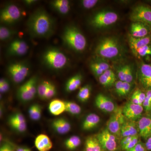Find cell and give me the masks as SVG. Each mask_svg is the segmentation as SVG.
Instances as JSON below:
<instances>
[{"label":"cell","mask_w":151,"mask_h":151,"mask_svg":"<svg viewBox=\"0 0 151 151\" xmlns=\"http://www.w3.org/2000/svg\"><path fill=\"white\" fill-rule=\"evenodd\" d=\"M123 84H124V81H120V80L116 81L115 83V90H116V93L119 95V96L122 92Z\"/></svg>","instance_id":"bcb514c9"},{"label":"cell","mask_w":151,"mask_h":151,"mask_svg":"<svg viewBox=\"0 0 151 151\" xmlns=\"http://www.w3.org/2000/svg\"><path fill=\"white\" fill-rule=\"evenodd\" d=\"M134 136H129V137H125L122 139L121 142V145L122 148L124 147L127 145L128 143L130 142Z\"/></svg>","instance_id":"c3c4849f"},{"label":"cell","mask_w":151,"mask_h":151,"mask_svg":"<svg viewBox=\"0 0 151 151\" xmlns=\"http://www.w3.org/2000/svg\"><path fill=\"white\" fill-rule=\"evenodd\" d=\"M137 134L138 130L134 122H126L122 126L121 131V136L122 137L135 136Z\"/></svg>","instance_id":"484cf974"},{"label":"cell","mask_w":151,"mask_h":151,"mask_svg":"<svg viewBox=\"0 0 151 151\" xmlns=\"http://www.w3.org/2000/svg\"><path fill=\"white\" fill-rule=\"evenodd\" d=\"M29 118L33 121H39L42 115V108L38 104H35L31 105L28 111Z\"/></svg>","instance_id":"f1b7e54d"},{"label":"cell","mask_w":151,"mask_h":151,"mask_svg":"<svg viewBox=\"0 0 151 151\" xmlns=\"http://www.w3.org/2000/svg\"><path fill=\"white\" fill-rule=\"evenodd\" d=\"M131 89H132V84L131 83L124 81L123 88H122V92H121L119 96L124 97V96L127 95L130 92Z\"/></svg>","instance_id":"ee69618b"},{"label":"cell","mask_w":151,"mask_h":151,"mask_svg":"<svg viewBox=\"0 0 151 151\" xmlns=\"http://www.w3.org/2000/svg\"><path fill=\"white\" fill-rule=\"evenodd\" d=\"M35 145L38 150L49 151L52 147V142L47 135L41 134L35 138Z\"/></svg>","instance_id":"ffe728a7"},{"label":"cell","mask_w":151,"mask_h":151,"mask_svg":"<svg viewBox=\"0 0 151 151\" xmlns=\"http://www.w3.org/2000/svg\"><path fill=\"white\" fill-rule=\"evenodd\" d=\"M151 27L139 22H133L130 28V35L135 38L145 37L150 35Z\"/></svg>","instance_id":"9a60e30c"},{"label":"cell","mask_w":151,"mask_h":151,"mask_svg":"<svg viewBox=\"0 0 151 151\" xmlns=\"http://www.w3.org/2000/svg\"><path fill=\"white\" fill-rule=\"evenodd\" d=\"M122 109L125 117L133 121L140 119L143 111L142 105H137L132 102L127 103Z\"/></svg>","instance_id":"7c38bea8"},{"label":"cell","mask_w":151,"mask_h":151,"mask_svg":"<svg viewBox=\"0 0 151 151\" xmlns=\"http://www.w3.org/2000/svg\"><path fill=\"white\" fill-rule=\"evenodd\" d=\"M65 104V111L73 115H77L81 113L80 106L74 102L71 101H64Z\"/></svg>","instance_id":"f546056e"},{"label":"cell","mask_w":151,"mask_h":151,"mask_svg":"<svg viewBox=\"0 0 151 151\" xmlns=\"http://www.w3.org/2000/svg\"><path fill=\"white\" fill-rule=\"evenodd\" d=\"M89 67L94 75L99 78L105 71L110 69V65L105 59L98 57V58L91 61Z\"/></svg>","instance_id":"4fadbf2b"},{"label":"cell","mask_w":151,"mask_h":151,"mask_svg":"<svg viewBox=\"0 0 151 151\" xmlns=\"http://www.w3.org/2000/svg\"><path fill=\"white\" fill-rule=\"evenodd\" d=\"M139 137L138 135H136L134 136L133 139H132V141L129 143H128L127 145L125 146L124 147L122 148V149L123 150L128 151L129 150H131L133 147H135L138 143L139 142Z\"/></svg>","instance_id":"60d3db41"},{"label":"cell","mask_w":151,"mask_h":151,"mask_svg":"<svg viewBox=\"0 0 151 151\" xmlns=\"http://www.w3.org/2000/svg\"><path fill=\"white\" fill-rule=\"evenodd\" d=\"M22 16L20 9L14 4H9L1 11V22L6 24H12L18 21Z\"/></svg>","instance_id":"52a82bcc"},{"label":"cell","mask_w":151,"mask_h":151,"mask_svg":"<svg viewBox=\"0 0 151 151\" xmlns=\"http://www.w3.org/2000/svg\"><path fill=\"white\" fill-rule=\"evenodd\" d=\"M82 79V75L80 73L72 76L66 82L65 86V90L68 92L75 91L81 86Z\"/></svg>","instance_id":"d4e9b609"},{"label":"cell","mask_w":151,"mask_h":151,"mask_svg":"<svg viewBox=\"0 0 151 151\" xmlns=\"http://www.w3.org/2000/svg\"><path fill=\"white\" fill-rule=\"evenodd\" d=\"M7 72L12 81L16 84H19L29 74V65L25 62H13L8 66Z\"/></svg>","instance_id":"8992f818"},{"label":"cell","mask_w":151,"mask_h":151,"mask_svg":"<svg viewBox=\"0 0 151 151\" xmlns=\"http://www.w3.org/2000/svg\"><path fill=\"white\" fill-rule=\"evenodd\" d=\"M29 48L28 45L24 41L19 39L15 40L9 45L7 53L11 56H23L27 53Z\"/></svg>","instance_id":"8fae6325"},{"label":"cell","mask_w":151,"mask_h":151,"mask_svg":"<svg viewBox=\"0 0 151 151\" xmlns=\"http://www.w3.org/2000/svg\"><path fill=\"white\" fill-rule=\"evenodd\" d=\"M17 96L20 100L24 102L30 101L35 97L28 90L24 84H23L19 88Z\"/></svg>","instance_id":"83f0119b"},{"label":"cell","mask_w":151,"mask_h":151,"mask_svg":"<svg viewBox=\"0 0 151 151\" xmlns=\"http://www.w3.org/2000/svg\"><path fill=\"white\" fill-rule=\"evenodd\" d=\"M95 52L98 57L103 59H113L121 56L123 49L116 38L107 37L100 41Z\"/></svg>","instance_id":"3957f363"},{"label":"cell","mask_w":151,"mask_h":151,"mask_svg":"<svg viewBox=\"0 0 151 151\" xmlns=\"http://www.w3.org/2000/svg\"><path fill=\"white\" fill-rule=\"evenodd\" d=\"M126 70H127V65H122L118 68L117 70V75L120 81H125Z\"/></svg>","instance_id":"7bdbcfd3"},{"label":"cell","mask_w":151,"mask_h":151,"mask_svg":"<svg viewBox=\"0 0 151 151\" xmlns=\"http://www.w3.org/2000/svg\"><path fill=\"white\" fill-rule=\"evenodd\" d=\"M136 56L145 57L147 55H151V45H146L138 49L134 54Z\"/></svg>","instance_id":"d590c367"},{"label":"cell","mask_w":151,"mask_h":151,"mask_svg":"<svg viewBox=\"0 0 151 151\" xmlns=\"http://www.w3.org/2000/svg\"><path fill=\"white\" fill-rule=\"evenodd\" d=\"M99 1L97 0H83L81 1L82 6L85 9H89L93 8L97 4Z\"/></svg>","instance_id":"ab89813d"},{"label":"cell","mask_w":151,"mask_h":151,"mask_svg":"<svg viewBox=\"0 0 151 151\" xmlns=\"http://www.w3.org/2000/svg\"><path fill=\"white\" fill-rule=\"evenodd\" d=\"M50 82L47 81H42L37 86V94L41 99H44Z\"/></svg>","instance_id":"e575fe53"},{"label":"cell","mask_w":151,"mask_h":151,"mask_svg":"<svg viewBox=\"0 0 151 151\" xmlns=\"http://www.w3.org/2000/svg\"><path fill=\"white\" fill-rule=\"evenodd\" d=\"M55 10L61 15L67 14L70 10V3L67 0H55L51 2Z\"/></svg>","instance_id":"44dd1931"},{"label":"cell","mask_w":151,"mask_h":151,"mask_svg":"<svg viewBox=\"0 0 151 151\" xmlns=\"http://www.w3.org/2000/svg\"><path fill=\"white\" fill-rule=\"evenodd\" d=\"M91 88L89 85H85L79 90L77 98L81 102H85L89 100L91 95Z\"/></svg>","instance_id":"d6a6232c"},{"label":"cell","mask_w":151,"mask_h":151,"mask_svg":"<svg viewBox=\"0 0 151 151\" xmlns=\"http://www.w3.org/2000/svg\"><path fill=\"white\" fill-rule=\"evenodd\" d=\"M130 19L133 22L142 23L151 27V8L144 5L136 6L130 14Z\"/></svg>","instance_id":"9c48e42d"},{"label":"cell","mask_w":151,"mask_h":151,"mask_svg":"<svg viewBox=\"0 0 151 151\" xmlns=\"http://www.w3.org/2000/svg\"><path fill=\"white\" fill-rule=\"evenodd\" d=\"M136 91H137L138 98H139L140 105H142L143 102H144L146 94L141 91V90H137Z\"/></svg>","instance_id":"f907efd6"},{"label":"cell","mask_w":151,"mask_h":151,"mask_svg":"<svg viewBox=\"0 0 151 151\" xmlns=\"http://www.w3.org/2000/svg\"><path fill=\"white\" fill-rule=\"evenodd\" d=\"M133 80V69H132V66L129 64H127V70H126L125 81L131 83Z\"/></svg>","instance_id":"b9f144b4"},{"label":"cell","mask_w":151,"mask_h":151,"mask_svg":"<svg viewBox=\"0 0 151 151\" xmlns=\"http://www.w3.org/2000/svg\"><path fill=\"white\" fill-rule=\"evenodd\" d=\"M142 105L146 111H151V89H149L147 91Z\"/></svg>","instance_id":"8d00e7d4"},{"label":"cell","mask_w":151,"mask_h":151,"mask_svg":"<svg viewBox=\"0 0 151 151\" xmlns=\"http://www.w3.org/2000/svg\"><path fill=\"white\" fill-rule=\"evenodd\" d=\"M9 124L13 129L19 132H24L26 131L27 125L26 122H21L10 117L9 119Z\"/></svg>","instance_id":"1f68e13d"},{"label":"cell","mask_w":151,"mask_h":151,"mask_svg":"<svg viewBox=\"0 0 151 151\" xmlns=\"http://www.w3.org/2000/svg\"><path fill=\"white\" fill-rule=\"evenodd\" d=\"M61 39L68 48L76 52L84 51L87 45V41L78 28L73 25L66 27L63 30Z\"/></svg>","instance_id":"7a4b0ae2"},{"label":"cell","mask_w":151,"mask_h":151,"mask_svg":"<svg viewBox=\"0 0 151 151\" xmlns=\"http://www.w3.org/2000/svg\"><path fill=\"white\" fill-rule=\"evenodd\" d=\"M10 84L9 81L6 78H2L0 80V92L6 93L9 90Z\"/></svg>","instance_id":"f35d334b"},{"label":"cell","mask_w":151,"mask_h":151,"mask_svg":"<svg viewBox=\"0 0 151 151\" xmlns=\"http://www.w3.org/2000/svg\"><path fill=\"white\" fill-rule=\"evenodd\" d=\"M103 150L115 151L117 150V142L115 136L107 129L102 130L96 136Z\"/></svg>","instance_id":"30bf717a"},{"label":"cell","mask_w":151,"mask_h":151,"mask_svg":"<svg viewBox=\"0 0 151 151\" xmlns=\"http://www.w3.org/2000/svg\"><path fill=\"white\" fill-rule=\"evenodd\" d=\"M128 151H145V149L142 144L139 142L134 147Z\"/></svg>","instance_id":"681fc988"},{"label":"cell","mask_w":151,"mask_h":151,"mask_svg":"<svg viewBox=\"0 0 151 151\" xmlns=\"http://www.w3.org/2000/svg\"><path fill=\"white\" fill-rule=\"evenodd\" d=\"M134 104H137V105H140L139 101V98H138L137 94V91H135L132 94V97H131V102Z\"/></svg>","instance_id":"816d5d0a"},{"label":"cell","mask_w":151,"mask_h":151,"mask_svg":"<svg viewBox=\"0 0 151 151\" xmlns=\"http://www.w3.org/2000/svg\"><path fill=\"white\" fill-rule=\"evenodd\" d=\"M24 2L25 3L26 5L28 6L32 5L34 4H35L36 2L37 1L35 0H26L24 1Z\"/></svg>","instance_id":"db71d44e"},{"label":"cell","mask_w":151,"mask_h":151,"mask_svg":"<svg viewBox=\"0 0 151 151\" xmlns=\"http://www.w3.org/2000/svg\"><path fill=\"white\" fill-rule=\"evenodd\" d=\"M118 19L119 15L115 12L103 10L100 11L93 16L90 24L95 28H103L114 24Z\"/></svg>","instance_id":"5b68a950"},{"label":"cell","mask_w":151,"mask_h":151,"mask_svg":"<svg viewBox=\"0 0 151 151\" xmlns=\"http://www.w3.org/2000/svg\"><path fill=\"white\" fill-rule=\"evenodd\" d=\"M85 151H103V150L96 137H89L85 141Z\"/></svg>","instance_id":"4316f807"},{"label":"cell","mask_w":151,"mask_h":151,"mask_svg":"<svg viewBox=\"0 0 151 151\" xmlns=\"http://www.w3.org/2000/svg\"><path fill=\"white\" fill-rule=\"evenodd\" d=\"M100 84L105 87H109L115 84L116 82V76L111 69L105 71L99 77Z\"/></svg>","instance_id":"603a6c76"},{"label":"cell","mask_w":151,"mask_h":151,"mask_svg":"<svg viewBox=\"0 0 151 151\" xmlns=\"http://www.w3.org/2000/svg\"><path fill=\"white\" fill-rule=\"evenodd\" d=\"M15 31L4 26L0 27V40L1 41H5L9 39L14 35Z\"/></svg>","instance_id":"836d02e7"},{"label":"cell","mask_w":151,"mask_h":151,"mask_svg":"<svg viewBox=\"0 0 151 151\" xmlns=\"http://www.w3.org/2000/svg\"><path fill=\"white\" fill-rule=\"evenodd\" d=\"M14 119L17 121L21 122H26L25 118L22 113H15L13 115L11 116Z\"/></svg>","instance_id":"7dc6e473"},{"label":"cell","mask_w":151,"mask_h":151,"mask_svg":"<svg viewBox=\"0 0 151 151\" xmlns=\"http://www.w3.org/2000/svg\"><path fill=\"white\" fill-rule=\"evenodd\" d=\"M129 42L130 48L134 54L139 49L150 45L151 42V36L149 35L145 37L135 38L131 35L129 36Z\"/></svg>","instance_id":"e0dca14e"},{"label":"cell","mask_w":151,"mask_h":151,"mask_svg":"<svg viewBox=\"0 0 151 151\" xmlns=\"http://www.w3.org/2000/svg\"><path fill=\"white\" fill-rule=\"evenodd\" d=\"M145 147L148 150L151 151V136L147 139Z\"/></svg>","instance_id":"f5cc1de1"},{"label":"cell","mask_w":151,"mask_h":151,"mask_svg":"<svg viewBox=\"0 0 151 151\" xmlns=\"http://www.w3.org/2000/svg\"><path fill=\"white\" fill-rule=\"evenodd\" d=\"M0 151H15L14 147L9 143H4L1 146Z\"/></svg>","instance_id":"f6af8a7d"},{"label":"cell","mask_w":151,"mask_h":151,"mask_svg":"<svg viewBox=\"0 0 151 151\" xmlns=\"http://www.w3.org/2000/svg\"><path fill=\"white\" fill-rule=\"evenodd\" d=\"M42 60L47 67L54 70L63 69L68 63L66 55L55 47L47 49L42 55Z\"/></svg>","instance_id":"277c9868"},{"label":"cell","mask_w":151,"mask_h":151,"mask_svg":"<svg viewBox=\"0 0 151 151\" xmlns=\"http://www.w3.org/2000/svg\"><path fill=\"white\" fill-rule=\"evenodd\" d=\"M81 144V139L77 136H71L67 139L64 143L66 148L70 150H73L77 148Z\"/></svg>","instance_id":"4dcf8cb0"},{"label":"cell","mask_w":151,"mask_h":151,"mask_svg":"<svg viewBox=\"0 0 151 151\" xmlns=\"http://www.w3.org/2000/svg\"><path fill=\"white\" fill-rule=\"evenodd\" d=\"M107 123V129L115 136L121 135V129L125 122L123 109L117 108Z\"/></svg>","instance_id":"ba28073f"},{"label":"cell","mask_w":151,"mask_h":151,"mask_svg":"<svg viewBox=\"0 0 151 151\" xmlns=\"http://www.w3.org/2000/svg\"><path fill=\"white\" fill-rule=\"evenodd\" d=\"M52 127L59 134H67L71 129L70 123L63 118H58L54 120L52 123Z\"/></svg>","instance_id":"d6986e66"},{"label":"cell","mask_w":151,"mask_h":151,"mask_svg":"<svg viewBox=\"0 0 151 151\" xmlns=\"http://www.w3.org/2000/svg\"><path fill=\"white\" fill-rule=\"evenodd\" d=\"M100 121V117L95 113L87 115L83 122L82 128L84 131H89L97 127Z\"/></svg>","instance_id":"7402d4cb"},{"label":"cell","mask_w":151,"mask_h":151,"mask_svg":"<svg viewBox=\"0 0 151 151\" xmlns=\"http://www.w3.org/2000/svg\"><path fill=\"white\" fill-rule=\"evenodd\" d=\"M140 81L143 86L151 88V65L147 63H141L139 68Z\"/></svg>","instance_id":"2e32d148"},{"label":"cell","mask_w":151,"mask_h":151,"mask_svg":"<svg viewBox=\"0 0 151 151\" xmlns=\"http://www.w3.org/2000/svg\"><path fill=\"white\" fill-rule=\"evenodd\" d=\"M48 110L50 113L54 116L60 115L65 111L64 101L59 99L52 100L49 105Z\"/></svg>","instance_id":"cb8c5ba5"},{"label":"cell","mask_w":151,"mask_h":151,"mask_svg":"<svg viewBox=\"0 0 151 151\" xmlns=\"http://www.w3.org/2000/svg\"><path fill=\"white\" fill-rule=\"evenodd\" d=\"M56 87L54 84L50 82L45 97V100H49L54 97L56 94Z\"/></svg>","instance_id":"74e56055"},{"label":"cell","mask_w":151,"mask_h":151,"mask_svg":"<svg viewBox=\"0 0 151 151\" xmlns=\"http://www.w3.org/2000/svg\"><path fill=\"white\" fill-rule=\"evenodd\" d=\"M16 151H32L30 149L24 147H18Z\"/></svg>","instance_id":"11a10c76"},{"label":"cell","mask_w":151,"mask_h":151,"mask_svg":"<svg viewBox=\"0 0 151 151\" xmlns=\"http://www.w3.org/2000/svg\"><path fill=\"white\" fill-rule=\"evenodd\" d=\"M138 129L139 135L145 139L151 136V119L144 117L141 118L138 123Z\"/></svg>","instance_id":"ac0fdd59"},{"label":"cell","mask_w":151,"mask_h":151,"mask_svg":"<svg viewBox=\"0 0 151 151\" xmlns=\"http://www.w3.org/2000/svg\"><path fill=\"white\" fill-rule=\"evenodd\" d=\"M27 27L32 37L46 38L54 32L55 22L45 9L40 8L30 15L27 22Z\"/></svg>","instance_id":"6da1fadb"},{"label":"cell","mask_w":151,"mask_h":151,"mask_svg":"<svg viewBox=\"0 0 151 151\" xmlns=\"http://www.w3.org/2000/svg\"><path fill=\"white\" fill-rule=\"evenodd\" d=\"M95 103L97 108L104 112L111 113L116 109L113 101L102 94L97 95L95 98Z\"/></svg>","instance_id":"5bb4252c"}]
</instances>
